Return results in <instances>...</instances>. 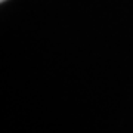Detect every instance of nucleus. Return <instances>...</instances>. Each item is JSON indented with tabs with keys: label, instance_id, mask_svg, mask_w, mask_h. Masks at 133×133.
Listing matches in <instances>:
<instances>
[{
	"label": "nucleus",
	"instance_id": "f257e3e1",
	"mask_svg": "<svg viewBox=\"0 0 133 133\" xmlns=\"http://www.w3.org/2000/svg\"><path fill=\"white\" fill-rule=\"evenodd\" d=\"M0 2H5V0H0Z\"/></svg>",
	"mask_w": 133,
	"mask_h": 133
}]
</instances>
